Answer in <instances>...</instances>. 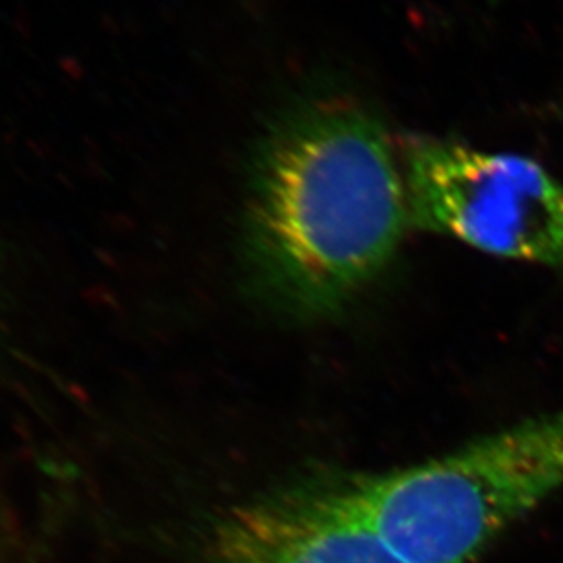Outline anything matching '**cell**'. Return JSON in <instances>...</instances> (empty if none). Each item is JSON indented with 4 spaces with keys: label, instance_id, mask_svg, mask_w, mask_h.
<instances>
[{
    "label": "cell",
    "instance_id": "1",
    "mask_svg": "<svg viewBox=\"0 0 563 563\" xmlns=\"http://www.w3.org/2000/svg\"><path fill=\"white\" fill-rule=\"evenodd\" d=\"M408 228L390 140L353 104L300 110L256 154L245 267L258 297L287 317L341 313L390 266Z\"/></svg>",
    "mask_w": 563,
    "mask_h": 563
},
{
    "label": "cell",
    "instance_id": "2",
    "mask_svg": "<svg viewBox=\"0 0 563 563\" xmlns=\"http://www.w3.org/2000/svg\"><path fill=\"white\" fill-rule=\"evenodd\" d=\"M410 228L563 275V184L540 163L454 141L405 146Z\"/></svg>",
    "mask_w": 563,
    "mask_h": 563
},
{
    "label": "cell",
    "instance_id": "3",
    "mask_svg": "<svg viewBox=\"0 0 563 563\" xmlns=\"http://www.w3.org/2000/svg\"><path fill=\"white\" fill-rule=\"evenodd\" d=\"M203 563H402L341 485H300L234 505L214 523Z\"/></svg>",
    "mask_w": 563,
    "mask_h": 563
},
{
    "label": "cell",
    "instance_id": "4",
    "mask_svg": "<svg viewBox=\"0 0 563 563\" xmlns=\"http://www.w3.org/2000/svg\"><path fill=\"white\" fill-rule=\"evenodd\" d=\"M554 112H556V114H559V118H562L563 120V99L562 101H560L559 104H556V107H554Z\"/></svg>",
    "mask_w": 563,
    "mask_h": 563
}]
</instances>
